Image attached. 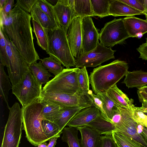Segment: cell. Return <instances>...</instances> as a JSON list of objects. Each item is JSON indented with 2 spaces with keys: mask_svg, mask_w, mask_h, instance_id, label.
Returning <instances> with one entry per match:
<instances>
[{
  "mask_svg": "<svg viewBox=\"0 0 147 147\" xmlns=\"http://www.w3.org/2000/svg\"><path fill=\"white\" fill-rule=\"evenodd\" d=\"M38 99L57 105L60 107H78L85 108L94 106L88 94L74 95L54 92H46L42 90Z\"/></svg>",
  "mask_w": 147,
  "mask_h": 147,
  "instance_id": "cell-10",
  "label": "cell"
},
{
  "mask_svg": "<svg viewBox=\"0 0 147 147\" xmlns=\"http://www.w3.org/2000/svg\"><path fill=\"white\" fill-rule=\"evenodd\" d=\"M78 107H61L55 117L53 122L58 127L61 132L74 116L82 109Z\"/></svg>",
  "mask_w": 147,
  "mask_h": 147,
  "instance_id": "cell-20",
  "label": "cell"
},
{
  "mask_svg": "<svg viewBox=\"0 0 147 147\" xmlns=\"http://www.w3.org/2000/svg\"><path fill=\"white\" fill-rule=\"evenodd\" d=\"M78 130L76 128L65 127L63 131L61 140L66 142L69 147H81L78 137Z\"/></svg>",
  "mask_w": 147,
  "mask_h": 147,
  "instance_id": "cell-29",
  "label": "cell"
},
{
  "mask_svg": "<svg viewBox=\"0 0 147 147\" xmlns=\"http://www.w3.org/2000/svg\"><path fill=\"white\" fill-rule=\"evenodd\" d=\"M42 106L41 115L44 120L53 122L54 119L61 107L38 98Z\"/></svg>",
  "mask_w": 147,
  "mask_h": 147,
  "instance_id": "cell-32",
  "label": "cell"
},
{
  "mask_svg": "<svg viewBox=\"0 0 147 147\" xmlns=\"http://www.w3.org/2000/svg\"><path fill=\"white\" fill-rule=\"evenodd\" d=\"M4 66L0 63V96L7 105L9 109L8 95L9 90L12 89V86L11 84L9 78L4 69Z\"/></svg>",
  "mask_w": 147,
  "mask_h": 147,
  "instance_id": "cell-27",
  "label": "cell"
},
{
  "mask_svg": "<svg viewBox=\"0 0 147 147\" xmlns=\"http://www.w3.org/2000/svg\"><path fill=\"white\" fill-rule=\"evenodd\" d=\"M132 118L138 124L147 127V115L134 105L130 110Z\"/></svg>",
  "mask_w": 147,
  "mask_h": 147,
  "instance_id": "cell-37",
  "label": "cell"
},
{
  "mask_svg": "<svg viewBox=\"0 0 147 147\" xmlns=\"http://www.w3.org/2000/svg\"><path fill=\"white\" fill-rule=\"evenodd\" d=\"M9 109L1 147H19L23 127L22 109L16 102Z\"/></svg>",
  "mask_w": 147,
  "mask_h": 147,
  "instance_id": "cell-6",
  "label": "cell"
},
{
  "mask_svg": "<svg viewBox=\"0 0 147 147\" xmlns=\"http://www.w3.org/2000/svg\"><path fill=\"white\" fill-rule=\"evenodd\" d=\"M81 20L80 16L75 18L69 27L67 33L68 43L75 58L78 57L82 53Z\"/></svg>",
  "mask_w": 147,
  "mask_h": 147,
  "instance_id": "cell-15",
  "label": "cell"
},
{
  "mask_svg": "<svg viewBox=\"0 0 147 147\" xmlns=\"http://www.w3.org/2000/svg\"><path fill=\"white\" fill-rule=\"evenodd\" d=\"M138 133L140 134L147 141V127L138 124L137 126Z\"/></svg>",
  "mask_w": 147,
  "mask_h": 147,
  "instance_id": "cell-46",
  "label": "cell"
},
{
  "mask_svg": "<svg viewBox=\"0 0 147 147\" xmlns=\"http://www.w3.org/2000/svg\"><path fill=\"white\" fill-rule=\"evenodd\" d=\"M36 3L45 14L52 20L57 22L53 5L47 0H37Z\"/></svg>",
  "mask_w": 147,
  "mask_h": 147,
  "instance_id": "cell-40",
  "label": "cell"
},
{
  "mask_svg": "<svg viewBox=\"0 0 147 147\" xmlns=\"http://www.w3.org/2000/svg\"><path fill=\"white\" fill-rule=\"evenodd\" d=\"M74 9L77 16L82 18L94 16L90 0H74Z\"/></svg>",
  "mask_w": 147,
  "mask_h": 147,
  "instance_id": "cell-31",
  "label": "cell"
},
{
  "mask_svg": "<svg viewBox=\"0 0 147 147\" xmlns=\"http://www.w3.org/2000/svg\"><path fill=\"white\" fill-rule=\"evenodd\" d=\"M43 132L49 140L54 137L59 138L63 132H61L58 126L51 121L44 120L42 122Z\"/></svg>",
  "mask_w": 147,
  "mask_h": 147,
  "instance_id": "cell-35",
  "label": "cell"
},
{
  "mask_svg": "<svg viewBox=\"0 0 147 147\" xmlns=\"http://www.w3.org/2000/svg\"><path fill=\"white\" fill-rule=\"evenodd\" d=\"M94 16L102 18L109 15L110 4L113 0H90Z\"/></svg>",
  "mask_w": 147,
  "mask_h": 147,
  "instance_id": "cell-28",
  "label": "cell"
},
{
  "mask_svg": "<svg viewBox=\"0 0 147 147\" xmlns=\"http://www.w3.org/2000/svg\"><path fill=\"white\" fill-rule=\"evenodd\" d=\"M128 68L126 61L117 59L94 69L89 76L90 84L94 93L95 94L98 92L107 93L125 76Z\"/></svg>",
  "mask_w": 147,
  "mask_h": 147,
  "instance_id": "cell-2",
  "label": "cell"
},
{
  "mask_svg": "<svg viewBox=\"0 0 147 147\" xmlns=\"http://www.w3.org/2000/svg\"><path fill=\"white\" fill-rule=\"evenodd\" d=\"M136 50L140 54L139 58L147 60V37L145 42L140 45Z\"/></svg>",
  "mask_w": 147,
  "mask_h": 147,
  "instance_id": "cell-45",
  "label": "cell"
},
{
  "mask_svg": "<svg viewBox=\"0 0 147 147\" xmlns=\"http://www.w3.org/2000/svg\"><path fill=\"white\" fill-rule=\"evenodd\" d=\"M14 3L13 0H7L3 7L0 8V13L5 16H8L13 9Z\"/></svg>",
  "mask_w": 147,
  "mask_h": 147,
  "instance_id": "cell-43",
  "label": "cell"
},
{
  "mask_svg": "<svg viewBox=\"0 0 147 147\" xmlns=\"http://www.w3.org/2000/svg\"><path fill=\"white\" fill-rule=\"evenodd\" d=\"M100 147H117L112 135H106L100 136Z\"/></svg>",
  "mask_w": 147,
  "mask_h": 147,
  "instance_id": "cell-42",
  "label": "cell"
},
{
  "mask_svg": "<svg viewBox=\"0 0 147 147\" xmlns=\"http://www.w3.org/2000/svg\"><path fill=\"white\" fill-rule=\"evenodd\" d=\"M86 67L79 68L78 71V79L81 92L87 94L90 90V78Z\"/></svg>",
  "mask_w": 147,
  "mask_h": 147,
  "instance_id": "cell-36",
  "label": "cell"
},
{
  "mask_svg": "<svg viewBox=\"0 0 147 147\" xmlns=\"http://www.w3.org/2000/svg\"><path fill=\"white\" fill-rule=\"evenodd\" d=\"M1 29L5 38L8 57L7 67L8 77L13 86L19 83L29 70V65L16 47L6 34Z\"/></svg>",
  "mask_w": 147,
  "mask_h": 147,
  "instance_id": "cell-8",
  "label": "cell"
},
{
  "mask_svg": "<svg viewBox=\"0 0 147 147\" xmlns=\"http://www.w3.org/2000/svg\"><path fill=\"white\" fill-rule=\"evenodd\" d=\"M67 35L60 26L48 30L49 49L47 53L66 68H70L71 67H75L76 62L70 49Z\"/></svg>",
  "mask_w": 147,
  "mask_h": 147,
  "instance_id": "cell-4",
  "label": "cell"
},
{
  "mask_svg": "<svg viewBox=\"0 0 147 147\" xmlns=\"http://www.w3.org/2000/svg\"><path fill=\"white\" fill-rule=\"evenodd\" d=\"M22 108L23 129L27 140L36 146L49 140L43 130L42 122L44 119L41 114L42 106L38 99Z\"/></svg>",
  "mask_w": 147,
  "mask_h": 147,
  "instance_id": "cell-3",
  "label": "cell"
},
{
  "mask_svg": "<svg viewBox=\"0 0 147 147\" xmlns=\"http://www.w3.org/2000/svg\"><path fill=\"white\" fill-rule=\"evenodd\" d=\"M81 135V147H100V135L92 127L88 125L77 127Z\"/></svg>",
  "mask_w": 147,
  "mask_h": 147,
  "instance_id": "cell-18",
  "label": "cell"
},
{
  "mask_svg": "<svg viewBox=\"0 0 147 147\" xmlns=\"http://www.w3.org/2000/svg\"><path fill=\"white\" fill-rule=\"evenodd\" d=\"M142 4L144 8V12L143 14L147 15V0H139Z\"/></svg>",
  "mask_w": 147,
  "mask_h": 147,
  "instance_id": "cell-49",
  "label": "cell"
},
{
  "mask_svg": "<svg viewBox=\"0 0 147 147\" xmlns=\"http://www.w3.org/2000/svg\"><path fill=\"white\" fill-rule=\"evenodd\" d=\"M29 70L37 81L41 85L46 84L50 81L49 78L52 76L42 65L41 61L29 65Z\"/></svg>",
  "mask_w": 147,
  "mask_h": 147,
  "instance_id": "cell-25",
  "label": "cell"
},
{
  "mask_svg": "<svg viewBox=\"0 0 147 147\" xmlns=\"http://www.w3.org/2000/svg\"><path fill=\"white\" fill-rule=\"evenodd\" d=\"M145 17L146 18V20H147V15H145Z\"/></svg>",
  "mask_w": 147,
  "mask_h": 147,
  "instance_id": "cell-55",
  "label": "cell"
},
{
  "mask_svg": "<svg viewBox=\"0 0 147 147\" xmlns=\"http://www.w3.org/2000/svg\"><path fill=\"white\" fill-rule=\"evenodd\" d=\"M37 1V0H17L14 6H18L25 11L30 13L32 7Z\"/></svg>",
  "mask_w": 147,
  "mask_h": 147,
  "instance_id": "cell-41",
  "label": "cell"
},
{
  "mask_svg": "<svg viewBox=\"0 0 147 147\" xmlns=\"http://www.w3.org/2000/svg\"><path fill=\"white\" fill-rule=\"evenodd\" d=\"M125 29L130 37H141L147 32V20L134 16L123 18Z\"/></svg>",
  "mask_w": 147,
  "mask_h": 147,
  "instance_id": "cell-17",
  "label": "cell"
},
{
  "mask_svg": "<svg viewBox=\"0 0 147 147\" xmlns=\"http://www.w3.org/2000/svg\"><path fill=\"white\" fill-rule=\"evenodd\" d=\"M140 91L144 92L147 94V86H144L138 89Z\"/></svg>",
  "mask_w": 147,
  "mask_h": 147,
  "instance_id": "cell-52",
  "label": "cell"
},
{
  "mask_svg": "<svg viewBox=\"0 0 147 147\" xmlns=\"http://www.w3.org/2000/svg\"><path fill=\"white\" fill-rule=\"evenodd\" d=\"M138 97L139 102L142 104V107H139V109L144 113H147V101L140 96Z\"/></svg>",
  "mask_w": 147,
  "mask_h": 147,
  "instance_id": "cell-47",
  "label": "cell"
},
{
  "mask_svg": "<svg viewBox=\"0 0 147 147\" xmlns=\"http://www.w3.org/2000/svg\"><path fill=\"white\" fill-rule=\"evenodd\" d=\"M14 94L24 108L38 99L42 90V85L37 81L30 70L23 76L20 82L12 86Z\"/></svg>",
  "mask_w": 147,
  "mask_h": 147,
  "instance_id": "cell-7",
  "label": "cell"
},
{
  "mask_svg": "<svg viewBox=\"0 0 147 147\" xmlns=\"http://www.w3.org/2000/svg\"><path fill=\"white\" fill-rule=\"evenodd\" d=\"M121 83L125 84L128 88L139 89L147 84V72L141 70L128 71Z\"/></svg>",
  "mask_w": 147,
  "mask_h": 147,
  "instance_id": "cell-21",
  "label": "cell"
},
{
  "mask_svg": "<svg viewBox=\"0 0 147 147\" xmlns=\"http://www.w3.org/2000/svg\"><path fill=\"white\" fill-rule=\"evenodd\" d=\"M144 113V112H143ZM146 115H147V113H144Z\"/></svg>",
  "mask_w": 147,
  "mask_h": 147,
  "instance_id": "cell-56",
  "label": "cell"
},
{
  "mask_svg": "<svg viewBox=\"0 0 147 147\" xmlns=\"http://www.w3.org/2000/svg\"><path fill=\"white\" fill-rule=\"evenodd\" d=\"M0 28L29 65L40 59L35 49L29 13L14 6L8 16L0 13Z\"/></svg>",
  "mask_w": 147,
  "mask_h": 147,
  "instance_id": "cell-1",
  "label": "cell"
},
{
  "mask_svg": "<svg viewBox=\"0 0 147 147\" xmlns=\"http://www.w3.org/2000/svg\"><path fill=\"white\" fill-rule=\"evenodd\" d=\"M0 63L7 67L8 59L6 49V44L5 38L2 30L0 29Z\"/></svg>",
  "mask_w": 147,
  "mask_h": 147,
  "instance_id": "cell-39",
  "label": "cell"
},
{
  "mask_svg": "<svg viewBox=\"0 0 147 147\" xmlns=\"http://www.w3.org/2000/svg\"><path fill=\"white\" fill-rule=\"evenodd\" d=\"M58 138H59L58 137H54L50 139L49 140V142L47 147H55L57 143V140Z\"/></svg>",
  "mask_w": 147,
  "mask_h": 147,
  "instance_id": "cell-48",
  "label": "cell"
},
{
  "mask_svg": "<svg viewBox=\"0 0 147 147\" xmlns=\"http://www.w3.org/2000/svg\"><path fill=\"white\" fill-rule=\"evenodd\" d=\"M88 94L94 106L99 109L101 115L107 120L105 109L103 102L102 98L93 93L91 90H90Z\"/></svg>",
  "mask_w": 147,
  "mask_h": 147,
  "instance_id": "cell-38",
  "label": "cell"
},
{
  "mask_svg": "<svg viewBox=\"0 0 147 147\" xmlns=\"http://www.w3.org/2000/svg\"><path fill=\"white\" fill-rule=\"evenodd\" d=\"M47 1L52 5L54 4L55 5L57 3L58 0H47Z\"/></svg>",
  "mask_w": 147,
  "mask_h": 147,
  "instance_id": "cell-51",
  "label": "cell"
},
{
  "mask_svg": "<svg viewBox=\"0 0 147 147\" xmlns=\"http://www.w3.org/2000/svg\"><path fill=\"white\" fill-rule=\"evenodd\" d=\"M96 95L102 99L105 109L107 120L111 122L113 117L118 110V107L109 97L107 93L98 92Z\"/></svg>",
  "mask_w": 147,
  "mask_h": 147,
  "instance_id": "cell-33",
  "label": "cell"
},
{
  "mask_svg": "<svg viewBox=\"0 0 147 147\" xmlns=\"http://www.w3.org/2000/svg\"><path fill=\"white\" fill-rule=\"evenodd\" d=\"M7 0H0V8H2L6 2Z\"/></svg>",
  "mask_w": 147,
  "mask_h": 147,
  "instance_id": "cell-54",
  "label": "cell"
},
{
  "mask_svg": "<svg viewBox=\"0 0 147 147\" xmlns=\"http://www.w3.org/2000/svg\"><path fill=\"white\" fill-rule=\"evenodd\" d=\"M138 96H140L147 101V94L139 90H137Z\"/></svg>",
  "mask_w": 147,
  "mask_h": 147,
  "instance_id": "cell-50",
  "label": "cell"
},
{
  "mask_svg": "<svg viewBox=\"0 0 147 147\" xmlns=\"http://www.w3.org/2000/svg\"><path fill=\"white\" fill-rule=\"evenodd\" d=\"M48 145L47 143L45 142L39 144L37 147H47Z\"/></svg>",
  "mask_w": 147,
  "mask_h": 147,
  "instance_id": "cell-53",
  "label": "cell"
},
{
  "mask_svg": "<svg viewBox=\"0 0 147 147\" xmlns=\"http://www.w3.org/2000/svg\"><path fill=\"white\" fill-rule=\"evenodd\" d=\"M79 68L65 69L46 84L42 90L73 95L81 93L78 79Z\"/></svg>",
  "mask_w": 147,
  "mask_h": 147,
  "instance_id": "cell-5",
  "label": "cell"
},
{
  "mask_svg": "<svg viewBox=\"0 0 147 147\" xmlns=\"http://www.w3.org/2000/svg\"><path fill=\"white\" fill-rule=\"evenodd\" d=\"M100 114L99 109L94 106L83 108L74 116L67 125L76 128L87 125Z\"/></svg>",
  "mask_w": 147,
  "mask_h": 147,
  "instance_id": "cell-16",
  "label": "cell"
},
{
  "mask_svg": "<svg viewBox=\"0 0 147 147\" xmlns=\"http://www.w3.org/2000/svg\"><path fill=\"white\" fill-rule=\"evenodd\" d=\"M74 0H58L53 5L57 22L66 34L72 21L78 16L74 10Z\"/></svg>",
  "mask_w": 147,
  "mask_h": 147,
  "instance_id": "cell-13",
  "label": "cell"
},
{
  "mask_svg": "<svg viewBox=\"0 0 147 147\" xmlns=\"http://www.w3.org/2000/svg\"><path fill=\"white\" fill-rule=\"evenodd\" d=\"M44 67L50 72L56 76L64 69L61 64L49 57L40 59Z\"/></svg>",
  "mask_w": 147,
  "mask_h": 147,
  "instance_id": "cell-34",
  "label": "cell"
},
{
  "mask_svg": "<svg viewBox=\"0 0 147 147\" xmlns=\"http://www.w3.org/2000/svg\"><path fill=\"white\" fill-rule=\"evenodd\" d=\"M33 31L35 33L37 40L38 45L47 53L48 50L49 43L47 33L48 30L43 28L41 26L34 20H32Z\"/></svg>",
  "mask_w": 147,
  "mask_h": 147,
  "instance_id": "cell-26",
  "label": "cell"
},
{
  "mask_svg": "<svg viewBox=\"0 0 147 147\" xmlns=\"http://www.w3.org/2000/svg\"><path fill=\"white\" fill-rule=\"evenodd\" d=\"M81 31L82 54L89 52L96 48L99 43V34L92 17L90 16L82 18Z\"/></svg>",
  "mask_w": 147,
  "mask_h": 147,
  "instance_id": "cell-14",
  "label": "cell"
},
{
  "mask_svg": "<svg viewBox=\"0 0 147 147\" xmlns=\"http://www.w3.org/2000/svg\"><path fill=\"white\" fill-rule=\"evenodd\" d=\"M107 94L119 107H124L131 110L133 104V100L130 99L127 96L117 87V84L112 87Z\"/></svg>",
  "mask_w": 147,
  "mask_h": 147,
  "instance_id": "cell-23",
  "label": "cell"
},
{
  "mask_svg": "<svg viewBox=\"0 0 147 147\" xmlns=\"http://www.w3.org/2000/svg\"><path fill=\"white\" fill-rule=\"evenodd\" d=\"M143 14V13L119 0H113L109 9V15L115 17H131L136 15Z\"/></svg>",
  "mask_w": 147,
  "mask_h": 147,
  "instance_id": "cell-19",
  "label": "cell"
},
{
  "mask_svg": "<svg viewBox=\"0 0 147 147\" xmlns=\"http://www.w3.org/2000/svg\"><path fill=\"white\" fill-rule=\"evenodd\" d=\"M127 4L132 7L143 13L144 8L142 4L139 0H119Z\"/></svg>",
  "mask_w": 147,
  "mask_h": 147,
  "instance_id": "cell-44",
  "label": "cell"
},
{
  "mask_svg": "<svg viewBox=\"0 0 147 147\" xmlns=\"http://www.w3.org/2000/svg\"><path fill=\"white\" fill-rule=\"evenodd\" d=\"M116 51L111 48L104 47L99 42L97 47L92 50L81 54L75 58V67H95L111 59H114V54Z\"/></svg>",
  "mask_w": 147,
  "mask_h": 147,
  "instance_id": "cell-12",
  "label": "cell"
},
{
  "mask_svg": "<svg viewBox=\"0 0 147 147\" xmlns=\"http://www.w3.org/2000/svg\"><path fill=\"white\" fill-rule=\"evenodd\" d=\"M111 122L115 125L116 131L131 138L144 147H147V141L138 133V124L131 117L130 110L118 107Z\"/></svg>",
  "mask_w": 147,
  "mask_h": 147,
  "instance_id": "cell-9",
  "label": "cell"
},
{
  "mask_svg": "<svg viewBox=\"0 0 147 147\" xmlns=\"http://www.w3.org/2000/svg\"><path fill=\"white\" fill-rule=\"evenodd\" d=\"M112 136L117 147H144L134 140L117 131H113Z\"/></svg>",
  "mask_w": 147,
  "mask_h": 147,
  "instance_id": "cell-30",
  "label": "cell"
},
{
  "mask_svg": "<svg viewBox=\"0 0 147 147\" xmlns=\"http://www.w3.org/2000/svg\"><path fill=\"white\" fill-rule=\"evenodd\" d=\"M99 34L100 44L107 47L122 44L130 37L125 29L123 18H115L105 24Z\"/></svg>",
  "mask_w": 147,
  "mask_h": 147,
  "instance_id": "cell-11",
  "label": "cell"
},
{
  "mask_svg": "<svg viewBox=\"0 0 147 147\" xmlns=\"http://www.w3.org/2000/svg\"><path fill=\"white\" fill-rule=\"evenodd\" d=\"M92 127L100 134L112 135L116 131L114 124L104 118L100 114L87 125Z\"/></svg>",
  "mask_w": 147,
  "mask_h": 147,
  "instance_id": "cell-24",
  "label": "cell"
},
{
  "mask_svg": "<svg viewBox=\"0 0 147 147\" xmlns=\"http://www.w3.org/2000/svg\"><path fill=\"white\" fill-rule=\"evenodd\" d=\"M30 15L32 19L48 30H54L59 27L57 22L51 19L41 9L36 2L32 7Z\"/></svg>",
  "mask_w": 147,
  "mask_h": 147,
  "instance_id": "cell-22",
  "label": "cell"
}]
</instances>
